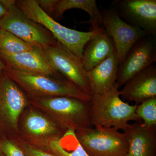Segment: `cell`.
Masks as SVG:
<instances>
[{"mask_svg":"<svg viewBox=\"0 0 156 156\" xmlns=\"http://www.w3.org/2000/svg\"><path fill=\"white\" fill-rule=\"evenodd\" d=\"M137 105H131L120 97L116 83L108 91L91 96L90 118L92 126L113 128L123 131L129 122L142 121L136 113Z\"/></svg>","mask_w":156,"mask_h":156,"instance_id":"cell-1","label":"cell"},{"mask_svg":"<svg viewBox=\"0 0 156 156\" xmlns=\"http://www.w3.org/2000/svg\"><path fill=\"white\" fill-rule=\"evenodd\" d=\"M16 5L27 17L43 26L56 41L66 47L82 60L85 45L103 27L82 32L72 29L55 21L39 6L37 0L16 1Z\"/></svg>","mask_w":156,"mask_h":156,"instance_id":"cell-2","label":"cell"},{"mask_svg":"<svg viewBox=\"0 0 156 156\" xmlns=\"http://www.w3.org/2000/svg\"><path fill=\"white\" fill-rule=\"evenodd\" d=\"M37 104L65 131L92 127L90 101L67 96L36 98Z\"/></svg>","mask_w":156,"mask_h":156,"instance_id":"cell-3","label":"cell"},{"mask_svg":"<svg viewBox=\"0 0 156 156\" xmlns=\"http://www.w3.org/2000/svg\"><path fill=\"white\" fill-rule=\"evenodd\" d=\"M6 74L31 95L39 97L67 96L90 101L91 96L75 84L49 76L20 72L6 68Z\"/></svg>","mask_w":156,"mask_h":156,"instance_id":"cell-4","label":"cell"},{"mask_svg":"<svg viewBox=\"0 0 156 156\" xmlns=\"http://www.w3.org/2000/svg\"><path fill=\"white\" fill-rule=\"evenodd\" d=\"M6 12L0 19V28L11 33L28 44L43 48L56 40L44 27L29 18L16 5V1L0 0Z\"/></svg>","mask_w":156,"mask_h":156,"instance_id":"cell-5","label":"cell"},{"mask_svg":"<svg viewBox=\"0 0 156 156\" xmlns=\"http://www.w3.org/2000/svg\"><path fill=\"white\" fill-rule=\"evenodd\" d=\"M76 134L89 156H125L128 151L126 134L116 128H81Z\"/></svg>","mask_w":156,"mask_h":156,"instance_id":"cell-6","label":"cell"},{"mask_svg":"<svg viewBox=\"0 0 156 156\" xmlns=\"http://www.w3.org/2000/svg\"><path fill=\"white\" fill-rule=\"evenodd\" d=\"M27 99L17 84L5 72L0 79V131H17L20 115Z\"/></svg>","mask_w":156,"mask_h":156,"instance_id":"cell-7","label":"cell"},{"mask_svg":"<svg viewBox=\"0 0 156 156\" xmlns=\"http://www.w3.org/2000/svg\"><path fill=\"white\" fill-rule=\"evenodd\" d=\"M42 49L48 62L57 72L90 95L87 72L80 59L57 41Z\"/></svg>","mask_w":156,"mask_h":156,"instance_id":"cell-8","label":"cell"},{"mask_svg":"<svg viewBox=\"0 0 156 156\" xmlns=\"http://www.w3.org/2000/svg\"><path fill=\"white\" fill-rule=\"evenodd\" d=\"M101 13L104 28L112 39L120 66L134 44L149 34L124 21L114 8Z\"/></svg>","mask_w":156,"mask_h":156,"instance_id":"cell-9","label":"cell"},{"mask_svg":"<svg viewBox=\"0 0 156 156\" xmlns=\"http://www.w3.org/2000/svg\"><path fill=\"white\" fill-rule=\"evenodd\" d=\"M156 61L155 36L147 35L135 43L119 66L116 85L119 89L131 77Z\"/></svg>","mask_w":156,"mask_h":156,"instance_id":"cell-10","label":"cell"},{"mask_svg":"<svg viewBox=\"0 0 156 156\" xmlns=\"http://www.w3.org/2000/svg\"><path fill=\"white\" fill-rule=\"evenodd\" d=\"M114 3L124 21L156 36V0H119Z\"/></svg>","mask_w":156,"mask_h":156,"instance_id":"cell-11","label":"cell"},{"mask_svg":"<svg viewBox=\"0 0 156 156\" xmlns=\"http://www.w3.org/2000/svg\"><path fill=\"white\" fill-rule=\"evenodd\" d=\"M0 59L7 68L20 72L49 76L58 74L48 62L42 48L14 55L0 51Z\"/></svg>","mask_w":156,"mask_h":156,"instance_id":"cell-12","label":"cell"},{"mask_svg":"<svg viewBox=\"0 0 156 156\" xmlns=\"http://www.w3.org/2000/svg\"><path fill=\"white\" fill-rule=\"evenodd\" d=\"M122 99L140 104L156 97V66L152 65L133 76L119 90Z\"/></svg>","mask_w":156,"mask_h":156,"instance_id":"cell-13","label":"cell"},{"mask_svg":"<svg viewBox=\"0 0 156 156\" xmlns=\"http://www.w3.org/2000/svg\"><path fill=\"white\" fill-rule=\"evenodd\" d=\"M126 134L128 149L125 156H154L156 147V127H147L142 121L129 124Z\"/></svg>","mask_w":156,"mask_h":156,"instance_id":"cell-14","label":"cell"},{"mask_svg":"<svg viewBox=\"0 0 156 156\" xmlns=\"http://www.w3.org/2000/svg\"><path fill=\"white\" fill-rule=\"evenodd\" d=\"M119 65L115 52L87 72L91 96L108 91L116 81Z\"/></svg>","mask_w":156,"mask_h":156,"instance_id":"cell-15","label":"cell"},{"mask_svg":"<svg viewBox=\"0 0 156 156\" xmlns=\"http://www.w3.org/2000/svg\"><path fill=\"white\" fill-rule=\"evenodd\" d=\"M115 52L112 39L104 28L84 47L82 58L84 68L87 72L89 71Z\"/></svg>","mask_w":156,"mask_h":156,"instance_id":"cell-16","label":"cell"},{"mask_svg":"<svg viewBox=\"0 0 156 156\" xmlns=\"http://www.w3.org/2000/svg\"><path fill=\"white\" fill-rule=\"evenodd\" d=\"M23 128L29 136L38 141L37 144L60 137L66 131L56 123L33 110L26 114L23 121Z\"/></svg>","mask_w":156,"mask_h":156,"instance_id":"cell-17","label":"cell"},{"mask_svg":"<svg viewBox=\"0 0 156 156\" xmlns=\"http://www.w3.org/2000/svg\"><path fill=\"white\" fill-rule=\"evenodd\" d=\"M55 156H89L77 138L76 131L70 128L60 137L38 143Z\"/></svg>","mask_w":156,"mask_h":156,"instance_id":"cell-18","label":"cell"},{"mask_svg":"<svg viewBox=\"0 0 156 156\" xmlns=\"http://www.w3.org/2000/svg\"><path fill=\"white\" fill-rule=\"evenodd\" d=\"M72 9H80L88 13L90 19L86 23L91 24L90 30L103 27L102 13L95 0H58L53 13L55 17H60L66 11Z\"/></svg>","mask_w":156,"mask_h":156,"instance_id":"cell-19","label":"cell"},{"mask_svg":"<svg viewBox=\"0 0 156 156\" xmlns=\"http://www.w3.org/2000/svg\"><path fill=\"white\" fill-rule=\"evenodd\" d=\"M36 47L26 43L8 31L2 29L0 33V51L14 55L34 50Z\"/></svg>","mask_w":156,"mask_h":156,"instance_id":"cell-20","label":"cell"},{"mask_svg":"<svg viewBox=\"0 0 156 156\" xmlns=\"http://www.w3.org/2000/svg\"><path fill=\"white\" fill-rule=\"evenodd\" d=\"M136 113L144 126H156V97L144 100L137 105Z\"/></svg>","mask_w":156,"mask_h":156,"instance_id":"cell-21","label":"cell"},{"mask_svg":"<svg viewBox=\"0 0 156 156\" xmlns=\"http://www.w3.org/2000/svg\"><path fill=\"white\" fill-rule=\"evenodd\" d=\"M0 151L4 156H26L17 144L4 137H0Z\"/></svg>","mask_w":156,"mask_h":156,"instance_id":"cell-22","label":"cell"},{"mask_svg":"<svg viewBox=\"0 0 156 156\" xmlns=\"http://www.w3.org/2000/svg\"><path fill=\"white\" fill-rule=\"evenodd\" d=\"M19 145L26 156H55L27 142L19 141Z\"/></svg>","mask_w":156,"mask_h":156,"instance_id":"cell-23","label":"cell"},{"mask_svg":"<svg viewBox=\"0 0 156 156\" xmlns=\"http://www.w3.org/2000/svg\"><path fill=\"white\" fill-rule=\"evenodd\" d=\"M39 6L45 12L53 13L58 0H37Z\"/></svg>","mask_w":156,"mask_h":156,"instance_id":"cell-24","label":"cell"},{"mask_svg":"<svg viewBox=\"0 0 156 156\" xmlns=\"http://www.w3.org/2000/svg\"><path fill=\"white\" fill-rule=\"evenodd\" d=\"M6 12L5 7L0 2V19L5 14Z\"/></svg>","mask_w":156,"mask_h":156,"instance_id":"cell-25","label":"cell"},{"mask_svg":"<svg viewBox=\"0 0 156 156\" xmlns=\"http://www.w3.org/2000/svg\"><path fill=\"white\" fill-rule=\"evenodd\" d=\"M6 66L2 61L0 59V74L4 72L5 70Z\"/></svg>","mask_w":156,"mask_h":156,"instance_id":"cell-26","label":"cell"},{"mask_svg":"<svg viewBox=\"0 0 156 156\" xmlns=\"http://www.w3.org/2000/svg\"><path fill=\"white\" fill-rule=\"evenodd\" d=\"M0 156H4V155H3V154H2V152H1V151H0Z\"/></svg>","mask_w":156,"mask_h":156,"instance_id":"cell-27","label":"cell"},{"mask_svg":"<svg viewBox=\"0 0 156 156\" xmlns=\"http://www.w3.org/2000/svg\"><path fill=\"white\" fill-rule=\"evenodd\" d=\"M1 30H2V29L0 28V33H1Z\"/></svg>","mask_w":156,"mask_h":156,"instance_id":"cell-28","label":"cell"},{"mask_svg":"<svg viewBox=\"0 0 156 156\" xmlns=\"http://www.w3.org/2000/svg\"><path fill=\"white\" fill-rule=\"evenodd\" d=\"M2 73L0 74V79H1V75H2Z\"/></svg>","mask_w":156,"mask_h":156,"instance_id":"cell-29","label":"cell"}]
</instances>
